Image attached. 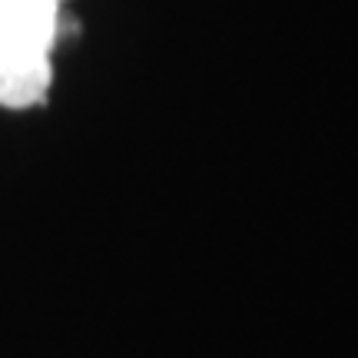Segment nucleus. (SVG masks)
I'll use <instances>...</instances> for the list:
<instances>
[{"mask_svg": "<svg viewBox=\"0 0 358 358\" xmlns=\"http://www.w3.org/2000/svg\"><path fill=\"white\" fill-rule=\"evenodd\" d=\"M64 34V0H0V106L47 100L53 50Z\"/></svg>", "mask_w": 358, "mask_h": 358, "instance_id": "1", "label": "nucleus"}]
</instances>
